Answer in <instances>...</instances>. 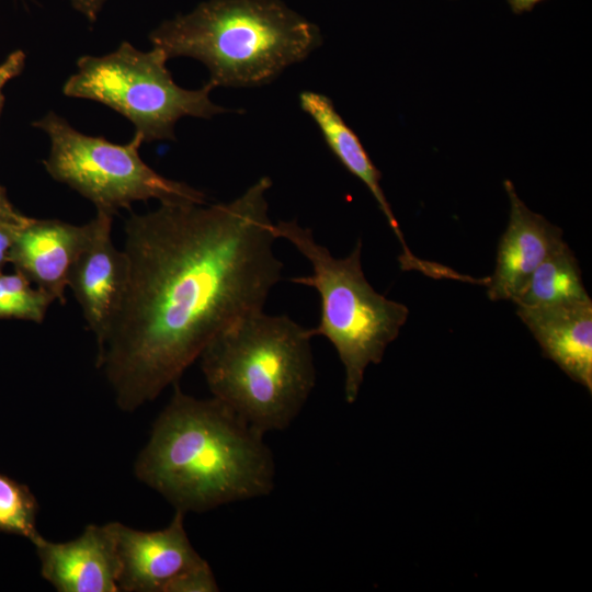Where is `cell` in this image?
<instances>
[{
	"label": "cell",
	"mask_w": 592,
	"mask_h": 592,
	"mask_svg": "<svg viewBox=\"0 0 592 592\" xmlns=\"http://www.w3.org/2000/svg\"><path fill=\"white\" fill-rule=\"evenodd\" d=\"M271 186L262 177L228 203H160L126 220L127 286L96 355L122 411L155 400L220 331L263 310L283 269Z\"/></svg>",
	"instance_id": "cell-1"
},
{
	"label": "cell",
	"mask_w": 592,
	"mask_h": 592,
	"mask_svg": "<svg viewBox=\"0 0 592 592\" xmlns=\"http://www.w3.org/2000/svg\"><path fill=\"white\" fill-rule=\"evenodd\" d=\"M173 386L135 462L136 478L184 514L270 494L275 463L264 433L220 400Z\"/></svg>",
	"instance_id": "cell-2"
},
{
	"label": "cell",
	"mask_w": 592,
	"mask_h": 592,
	"mask_svg": "<svg viewBox=\"0 0 592 592\" xmlns=\"http://www.w3.org/2000/svg\"><path fill=\"white\" fill-rule=\"evenodd\" d=\"M149 39L168 59L200 60L215 88L267 84L322 44L320 29L282 0H208Z\"/></svg>",
	"instance_id": "cell-3"
},
{
	"label": "cell",
	"mask_w": 592,
	"mask_h": 592,
	"mask_svg": "<svg viewBox=\"0 0 592 592\" xmlns=\"http://www.w3.org/2000/svg\"><path fill=\"white\" fill-rule=\"evenodd\" d=\"M311 338L285 315L259 310L241 317L198 357L212 397L264 434L285 430L316 384Z\"/></svg>",
	"instance_id": "cell-4"
},
{
	"label": "cell",
	"mask_w": 592,
	"mask_h": 592,
	"mask_svg": "<svg viewBox=\"0 0 592 592\" xmlns=\"http://www.w3.org/2000/svg\"><path fill=\"white\" fill-rule=\"evenodd\" d=\"M278 238L289 241L310 263L311 274L293 277L297 284L315 288L320 297V319L309 329L334 346L344 366V396L349 403L357 398L365 369L383 360L387 346L406 323V305L377 293L366 280L361 262L362 242L345 258H335L319 244L310 228L296 219L273 226Z\"/></svg>",
	"instance_id": "cell-5"
},
{
	"label": "cell",
	"mask_w": 592,
	"mask_h": 592,
	"mask_svg": "<svg viewBox=\"0 0 592 592\" xmlns=\"http://www.w3.org/2000/svg\"><path fill=\"white\" fill-rule=\"evenodd\" d=\"M164 53L152 47L141 52L123 42L104 56H82L78 71L65 82L67 96L102 103L130 121L143 143L175 139L174 127L184 116L212 118L229 110L212 102L215 88L179 87L166 62Z\"/></svg>",
	"instance_id": "cell-6"
},
{
	"label": "cell",
	"mask_w": 592,
	"mask_h": 592,
	"mask_svg": "<svg viewBox=\"0 0 592 592\" xmlns=\"http://www.w3.org/2000/svg\"><path fill=\"white\" fill-rule=\"evenodd\" d=\"M50 140L44 166L57 182L89 200L96 210L112 215L139 201L205 204V194L184 182L174 181L151 169L139 155L138 135L121 145L82 134L64 117L48 112L33 123Z\"/></svg>",
	"instance_id": "cell-7"
},
{
	"label": "cell",
	"mask_w": 592,
	"mask_h": 592,
	"mask_svg": "<svg viewBox=\"0 0 592 592\" xmlns=\"http://www.w3.org/2000/svg\"><path fill=\"white\" fill-rule=\"evenodd\" d=\"M113 215L96 210L84 246L78 254L68 280L82 316L102 344L123 303L128 264L123 250L112 239Z\"/></svg>",
	"instance_id": "cell-8"
},
{
	"label": "cell",
	"mask_w": 592,
	"mask_h": 592,
	"mask_svg": "<svg viewBox=\"0 0 592 592\" xmlns=\"http://www.w3.org/2000/svg\"><path fill=\"white\" fill-rule=\"evenodd\" d=\"M184 513L157 531L112 522L119 560L118 592H168L171 583L203 559L184 527Z\"/></svg>",
	"instance_id": "cell-9"
},
{
	"label": "cell",
	"mask_w": 592,
	"mask_h": 592,
	"mask_svg": "<svg viewBox=\"0 0 592 592\" xmlns=\"http://www.w3.org/2000/svg\"><path fill=\"white\" fill-rule=\"evenodd\" d=\"M41 574L58 592H118L119 560L112 522L89 524L75 539L31 542Z\"/></svg>",
	"instance_id": "cell-10"
},
{
	"label": "cell",
	"mask_w": 592,
	"mask_h": 592,
	"mask_svg": "<svg viewBox=\"0 0 592 592\" xmlns=\"http://www.w3.org/2000/svg\"><path fill=\"white\" fill-rule=\"evenodd\" d=\"M504 189L510 201L509 223L498 244L494 271L485 286L491 300L514 303L537 266L563 239L559 227L523 203L510 180L504 181Z\"/></svg>",
	"instance_id": "cell-11"
},
{
	"label": "cell",
	"mask_w": 592,
	"mask_h": 592,
	"mask_svg": "<svg viewBox=\"0 0 592 592\" xmlns=\"http://www.w3.org/2000/svg\"><path fill=\"white\" fill-rule=\"evenodd\" d=\"M89 231V223L73 225L59 219L29 217L16 231L9 263L64 305L71 267Z\"/></svg>",
	"instance_id": "cell-12"
},
{
	"label": "cell",
	"mask_w": 592,
	"mask_h": 592,
	"mask_svg": "<svg viewBox=\"0 0 592 592\" xmlns=\"http://www.w3.org/2000/svg\"><path fill=\"white\" fill-rule=\"evenodd\" d=\"M299 104L301 110L312 118L334 157L351 174L361 180L374 196L401 244L402 252L398 259L401 270H414L432 278L436 277L441 265L435 262L420 260L408 248L399 224L380 186V171L369 158L358 136L339 114L332 100L322 93L303 91L299 94Z\"/></svg>",
	"instance_id": "cell-13"
},
{
	"label": "cell",
	"mask_w": 592,
	"mask_h": 592,
	"mask_svg": "<svg viewBox=\"0 0 592 592\" xmlns=\"http://www.w3.org/2000/svg\"><path fill=\"white\" fill-rule=\"evenodd\" d=\"M517 316L542 348L572 380L592 392V300L521 307Z\"/></svg>",
	"instance_id": "cell-14"
},
{
	"label": "cell",
	"mask_w": 592,
	"mask_h": 592,
	"mask_svg": "<svg viewBox=\"0 0 592 592\" xmlns=\"http://www.w3.org/2000/svg\"><path fill=\"white\" fill-rule=\"evenodd\" d=\"M591 300L578 260L561 240L533 273L523 293L514 304L521 307L570 305Z\"/></svg>",
	"instance_id": "cell-15"
},
{
	"label": "cell",
	"mask_w": 592,
	"mask_h": 592,
	"mask_svg": "<svg viewBox=\"0 0 592 592\" xmlns=\"http://www.w3.org/2000/svg\"><path fill=\"white\" fill-rule=\"evenodd\" d=\"M55 298L19 272L0 271V319L42 323Z\"/></svg>",
	"instance_id": "cell-16"
},
{
	"label": "cell",
	"mask_w": 592,
	"mask_h": 592,
	"mask_svg": "<svg viewBox=\"0 0 592 592\" xmlns=\"http://www.w3.org/2000/svg\"><path fill=\"white\" fill-rule=\"evenodd\" d=\"M39 505L31 489L7 475L0 474V532L18 535L32 542L39 535Z\"/></svg>",
	"instance_id": "cell-17"
},
{
	"label": "cell",
	"mask_w": 592,
	"mask_h": 592,
	"mask_svg": "<svg viewBox=\"0 0 592 592\" xmlns=\"http://www.w3.org/2000/svg\"><path fill=\"white\" fill-rule=\"evenodd\" d=\"M215 574L206 560L186 570L169 587L168 592H217Z\"/></svg>",
	"instance_id": "cell-18"
},
{
	"label": "cell",
	"mask_w": 592,
	"mask_h": 592,
	"mask_svg": "<svg viewBox=\"0 0 592 592\" xmlns=\"http://www.w3.org/2000/svg\"><path fill=\"white\" fill-rule=\"evenodd\" d=\"M24 65L25 54L21 49L11 53L5 60L0 64V115L4 103L2 90L10 80L22 72Z\"/></svg>",
	"instance_id": "cell-19"
},
{
	"label": "cell",
	"mask_w": 592,
	"mask_h": 592,
	"mask_svg": "<svg viewBox=\"0 0 592 592\" xmlns=\"http://www.w3.org/2000/svg\"><path fill=\"white\" fill-rule=\"evenodd\" d=\"M24 223L0 221V271L9 263L10 250L16 231Z\"/></svg>",
	"instance_id": "cell-20"
},
{
	"label": "cell",
	"mask_w": 592,
	"mask_h": 592,
	"mask_svg": "<svg viewBox=\"0 0 592 592\" xmlns=\"http://www.w3.org/2000/svg\"><path fill=\"white\" fill-rule=\"evenodd\" d=\"M27 216L21 214L9 201L5 189L0 184V221L24 223Z\"/></svg>",
	"instance_id": "cell-21"
},
{
	"label": "cell",
	"mask_w": 592,
	"mask_h": 592,
	"mask_svg": "<svg viewBox=\"0 0 592 592\" xmlns=\"http://www.w3.org/2000/svg\"><path fill=\"white\" fill-rule=\"evenodd\" d=\"M106 0H70L72 7L89 22H95Z\"/></svg>",
	"instance_id": "cell-22"
},
{
	"label": "cell",
	"mask_w": 592,
	"mask_h": 592,
	"mask_svg": "<svg viewBox=\"0 0 592 592\" xmlns=\"http://www.w3.org/2000/svg\"><path fill=\"white\" fill-rule=\"evenodd\" d=\"M512 12L515 14H522L530 12L534 7L543 0H506Z\"/></svg>",
	"instance_id": "cell-23"
}]
</instances>
